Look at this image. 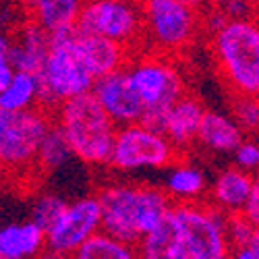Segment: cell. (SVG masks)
<instances>
[{"label": "cell", "mask_w": 259, "mask_h": 259, "mask_svg": "<svg viewBox=\"0 0 259 259\" xmlns=\"http://www.w3.org/2000/svg\"><path fill=\"white\" fill-rule=\"evenodd\" d=\"M83 3L85 0H35L27 13L29 19L48 33H56L64 29H77Z\"/></svg>", "instance_id": "44dd1931"}, {"label": "cell", "mask_w": 259, "mask_h": 259, "mask_svg": "<svg viewBox=\"0 0 259 259\" xmlns=\"http://www.w3.org/2000/svg\"><path fill=\"white\" fill-rule=\"evenodd\" d=\"M232 162L255 175L259 168V135H245L239 147L232 152Z\"/></svg>", "instance_id": "83f0119b"}, {"label": "cell", "mask_w": 259, "mask_h": 259, "mask_svg": "<svg viewBox=\"0 0 259 259\" xmlns=\"http://www.w3.org/2000/svg\"><path fill=\"white\" fill-rule=\"evenodd\" d=\"M77 29L50 33V52L39 71V106L54 110L64 100L94 90L96 77L83 64L77 46Z\"/></svg>", "instance_id": "8992f818"}, {"label": "cell", "mask_w": 259, "mask_h": 259, "mask_svg": "<svg viewBox=\"0 0 259 259\" xmlns=\"http://www.w3.org/2000/svg\"><path fill=\"white\" fill-rule=\"evenodd\" d=\"M189 3H195V5H203V0H189Z\"/></svg>", "instance_id": "74e56055"}, {"label": "cell", "mask_w": 259, "mask_h": 259, "mask_svg": "<svg viewBox=\"0 0 259 259\" xmlns=\"http://www.w3.org/2000/svg\"><path fill=\"white\" fill-rule=\"evenodd\" d=\"M67 199L62 195H58L56 191H46V193H39V195L31 201V207H29V218L39 224L44 230H48L56 218L62 213V209L67 207Z\"/></svg>", "instance_id": "d4e9b609"}, {"label": "cell", "mask_w": 259, "mask_h": 259, "mask_svg": "<svg viewBox=\"0 0 259 259\" xmlns=\"http://www.w3.org/2000/svg\"><path fill=\"white\" fill-rule=\"evenodd\" d=\"M33 3H35V0H19V5H21V7H23V9H25V11H29V9H31V5H33Z\"/></svg>", "instance_id": "d590c367"}, {"label": "cell", "mask_w": 259, "mask_h": 259, "mask_svg": "<svg viewBox=\"0 0 259 259\" xmlns=\"http://www.w3.org/2000/svg\"><path fill=\"white\" fill-rule=\"evenodd\" d=\"M92 92L118 126L137 122L143 118L145 106L135 90L131 77H128L126 69H118L114 73H108L96 79Z\"/></svg>", "instance_id": "7c38bea8"}, {"label": "cell", "mask_w": 259, "mask_h": 259, "mask_svg": "<svg viewBox=\"0 0 259 259\" xmlns=\"http://www.w3.org/2000/svg\"><path fill=\"white\" fill-rule=\"evenodd\" d=\"M15 73H17V69H15L9 52H0V92H3L7 85L13 81Z\"/></svg>", "instance_id": "4dcf8cb0"}, {"label": "cell", "mask_w": 259, "mask_h": 259, "mask_svg": "<svg viewBox=\"0 0 259 259\" xmlns=\"http://www.w3.org/2000/svg\"><path fill=\"white\" fill-rule=\"evenodd\" d=\"M137 257L145 259H183V243L179 224L172 209L166 218L147 234L141 236L137 245Z\"/></svg>", "instance_id": "ffe728a7"}, {"label": "cell", "mask_w": 259, "mask_h": 259, "mask_svg": "<svg viewBox=\"0 0 259 259\" xmlns=\"http://www.w3.org/2000/svg\"><path fill=\"white\" fill-rule=\"evenodd\" d=\"M39 106V77L35 73L17 71L13 81L0 92V108L11 112Z\"/></svg>", "instance_id": "7402d4cb"}, {"label": "cell", "mask_w": 259, "mask_h": 259, "mask_svg": "<svg viewBox=\"0 0 259 259\" xmlns=\"http://www.w3.org/2000/svg\"><path fill=\"white\" fill-rule=\"evenodd\" d=\"M226 234H228V245H230V257L239 253L241 249L249 247L253 234H255V224L247 218L243 211L239 213H228L226 220Z\"/></svg>", "instance_id": "4316f807"}, {"label": "cell", "mask_w": 259, "mask_h": 259, "mask_svg": "<svg viewBox=\"0 0 259 259\" xmlns=\"http://www.w3.org/2000/svg\"><path fill=\"white\" fill-rule=\"evenodd\" d=\"M96 197L102 207V230L135 247L141 236L154 230L175 205L162 185L147 183L104 185L98 189Z\"/></svg>", "instance_id": "6da1fadb"}, {"label": "cell", "mask_w": 259, "mask_h": 259, "mask_svg": "<svg viewBox=\"0 0 259 259\" xmlns=\"http://www.w3.org/2000/svg\"><path fill=\"white\" fill-rule=\"evenodd\" d=\"M226 21H228V15L218 7H207L203 11V29L209 35L213 31H218L222 25H226Z\"/></svg>", "instance_id": "f546056e"}, {"label": "cell", "mask_w": 259, "mask_h": 259, "mask_svg": "<svg viewBox=\"0 0 259 259\" xmlns=\"http://www.w3.org/2000/svg\"><path fill=\"white\" fill-rule=\"evenodd\" d=\"M73 158H75V154H73V147H71L67 135H64L62 128L54 122L39 145L37 168L44 172H56V170L67 168Z\"/></svg>", "instance_id": "cb8c5ba5"}, {"label": "cell", "mask_w": 259, "mask_h": 259, "mask_svg": "<svg viewBox=\"0 0 259 259\" xmlns=\"http://www.w3.org/2000/svg\"><path fill=\"white\" fill-rule=\"evenodd\" d=\"M220 79L232 96H259V21L228 19L209 35Z\"/></svg>", "instance_id": "3957f363"}, {"label": "cell", "mask_w": 259, "mask_h": 259, "mask_svg": "<svg viewBox=\"0 0 259 259\" xmlns=\"http://www.w3.org/2000/svg\"><path fill=\"white\" fill-rule=\"evenodd\" d=\"M75 46L83 60V64L90 69V73L100 79L108 73H114L118 69H126L131 62L135 50L110 37H104L98 33H83L77 29Z\"/></svg>", "instance_id": "4fadbf2b"}, {"label": "cell", "mask_w": 259, "mask_h": 259, "mask_svg": "<svg viewBox=\"0 0 259 259\" xmlns=\"http://www.w3.org/2000/svg\"><path fill=\"white\" fill-rule=\"evenodd\" d=\"M52 124V112L41 106L19 112L0 108V170L25 172L37 166L39 145Z\"/></svg>", "instance_id": "ba28073f"}, {"label": "cell", "mask_w": 259, "mask_h": 259, "mask_svg": "<svg viewBox=\"0 0 259 259\" xmlns=\"http://www.w3.org/2000/svg\"><path fill=\"white\" fill-rule=\"evenodd\" d=\"M230 0H203L205 7H218V9H224Z\"/></svg>", "instance_id": "e575fe53"}, {"label": "cell", "mask_w": 259, "mask_h": 259, "mask_svg": "<svg viewBox=\"0 0 259 259\" xmlns=\"http://www.w3.org/2000/svg\"><path fill=\"white\" fill-rule=\"evenodd\" d=\"M102 230V207L96 195H83L67 203L56 222L46 230L48 257H75L81 245Z\"/></svg>", "instance_id": "8fae6325"}, {"label": "cell", "mask_w": 259, "mask_h": 259, "mask_svg": "<svg viewBox=\"0 0 259 259\" xmlns=\"http://www.w3.org/2000/svg\"><path fill=\"white\" fill-rule=\"evenodd\" d=\"M222 11L228 15V19H255L257 0H230Z\"/></svg>", "instance_id": "f1b7e54d"}, {"label": "cell", "mask_w": 259, "mask_h": 259, "mask_svg": "<svg viewBox=\"0 0 259 259\" xmlns=\"http://www.w3.org/2000/svg\"><path fill=\"white\" fill-rule=\"evenodd\" d=\"M255 185L259 187V168H257V172H255Z\"/></svg>", "instance_id": "8d00e7d4"}, {"label": "cell", "mask_w": 259, "mask_h": 259, "mask_svg": "<svg viewBox=\"0 0 259 259\" xmlns=\"http://www.w3.org/2000/svg\"><path fill=\"white\" fill-rule=\"evenodd\" d=\"M77 29L116 39L139 52L143 50L141 0H85Z\"/></svg>", "instance_id": "30bf717a"}, {"label": "cell", "mask_w": 259, "mask_h": 259, "mask_svg": "<svg viewBox=\"0 0 259 259\" xmlns=\"http://www.w3.org/2000/svg\"><path fill=\"white\" fill-rule=\"evenodd\" d=\"M255 189V175L239 168L236 164L222 168L211 181L207 195L209 203L224 213H239L245 209L251 193Z\"/></svg>", "instance_id": "9a60e30c"}, {"label": "cell", "mask_w": 259, "mask_h": 259, "mask_svg": "<svg viewBox=\"0 0 259 259\" xmlns=\"http://www.w3.org/2000/svg\"><path fill=\"white\" fill-rule=\"evenodd\" d=\"M126 71L145 106L141 122L162 131L166 110L187 94V83L175 64V56L154 50L135 52Z\"/></svg>", "instance_id": "277c9868"}, {"label": "cell", "mask_w": 259, "mask_h": 259, "mask_svg": "<svg viewBox=\"0 0 259 259\" xmlns=\"http://www.w3.org/2000/svg\"><path fill=\"white\" fill-rule=\"evenodd\" d=\"M232 257H236V259H259V226H255V234H253L249 247L241 249L239 253H234Z\"/></svg>", "instance_id": "d6a6232c"}, {"label": "cell", "mask_w": 259, "mask_h": 259, "mask_svg": "<svg viewBox=\"0 0 259 259\" xmlns=\"http://www.w3.org/2000/svg\"><path fill=\"white\" fill-rule=\"evenodd\" d=\"M52 116L81 164L92 168L108 166L118 124L104 110L94 92L64 100L52 110Z\"/></svg>", "instance_id": "7a4b0ae2"}, {"label": "cell", "mask_w": 259, "mask_h": 259, "mask_svg": "<svg viewBox=\"0 0 259 259\" xmlns=\"http://www.w3.org/2000/svg\"><path fill=\"white\" fill-rule=\"evenodd\" d=\"M143 50L177 56L203 29V5L189 0H141Z\"/></svg>", "instance_id": "5b68a950"}, {"label": "cell", "mask_w": 259, "mask_h": 259, "mask_svg": "<svg viewBox=\"0 0 259 259\" xmlns=\"http://www.w3.org/2000/svg\"><path fill=\"white\" fill-rule=\"evenodd\" d=\"M13 44V37L7 33V27L0 25V52H9Z\"/></svg>", "instance_id": "836d02e7"}, {"label": "cell", "mask_w": 259, "mask_h": 259, "mask_svg": "<svg viewBox=\"0 0 259 259\" xmlns=\"http://www.w3.org/2000/svg\"><path fill=\"white\" fill-rule=\"evenodd\" d=\"M203 114H205L203 102L191 94L181 96L166 110V116L162 122V133H166V137L181 149V154L197 143Z\"/></svg>", "instance_id": "5bb4252c"}, {"label": "cell", "mask_w": 259, "mask_h": 259, "mask_svg": "<svg viewBox=\"0 0 259 259\" xmlns=\"http://www.w3.org/2000/svg\"><path fill=\"white\" fill-rule=\"evenodd\" d=\"M162 187L170 195V199L179 203V201L201 199L209 189V183H207L205 172L197 164H193L185 158H179L164 170Z\"/></svg>", "instance_id": "d6986e66"}, {"label": "cell", "mask_w": 259, "mask_h": 259, "mask_svg": "<svg viewBox=\"0 0 259 259\" xmlns=\"http://www.w3.org/2000/svg\"><path fill=\"white\" fill-rule=\"evenodd\" d=\"M179 224L183 259H226L230 245L226 234L228 213L209 201H179L172 205Z\"/></svg>", "instance_id": "52a82bcc"}, {"label": "cell", "mask_w": 259, "mask_h": 259, "mask_svg": "<svg viewBox=\"0 0 259 259\" xmlns=\"http://www.w3.org/2000/svg\"><path fill=\"white\" fill-rule=\"evenodd\" d=\"M232 116L245 135H259V96H234Z\"/></svg>", "instance_id": "484cf974"}, {"label": "cell", "mask_w": 259, "mask_h": 259, "mask_svg": "<svg viewBox=\"0 0 259 259\" xmlns=\"http://www.w3.org/2000/svg\"><path fill=\"white\" fill-rule=\"evenodd\" d=\"M179 158L181 149L166 137V133L137 120L118 126L108 168L120 172V175H133V172L143 170H166Z\"/></svg>", "instance_id": "9c48e42d"}, {"label": "cell", "mask_w": 259, "mask_h": 259, "mask_svg": "<svg viewBox=\"0 0 259 259\" xmlns=\"http://www.w3.org/2000/svg\"><path fill=\"white\" fill-rule=\"evenodd\" d=\"M243 213L247 215V218H249L255 226H259V187H257V185H255V189H253V193H251V197H249V201H247Z\"/></svg>", "instance_id": "1f68e13d"}, {"label": "cell", "mask_w": 259, "mask_h": 259, "mask_svg": "<svg viewBox=\"0 0 259 259\" xmlns=\"http://www.w3.org/2000/svg\"><path fill=\"white\" fill-rule=\"evenodd\" d=\"M243 139H245V131L232 114L205 108L199 135H197V143L203 149L220 156H228V154L232 156V152L239 147Z\"/></svg>", "instance_id": "ac0fdd59"}, {"label": "cell", "mask_w": 259, "mask_h": 259, "mask_svg": "<svg viewBox=\"0 0 259 259\" xmlns=\"http://www.w3.org/2000/svg\"><path fill=\"white\" fill-rule=\"evenodd\" d=\"M46 255V230L31 218L0 226V259H29Z\"/></svg>", "instance_id": "e0dca14e"}, {"label": "cell", "mask_w": 259, "mask_h": 259, "mask_svg": "<svg viewBox=\"0 0 259 259\" xmlns=\"http://www.w3.org/2000/svg\"><path fill=\"white\" fill-rule=\"evenodd\" d=\"M48 52H50V33L29 19L27 23L19 27L17 35L13 37L9 56L17 71L39 75L48 58Z\"/></svg>", "instance_id": "2e32d148"}, {"label": "cell", "mask_w": 259, "mask_h": 259, "mask_svg": "<svg viewBox=\"0 0 259 259\" xmlns=\"http://www.w3.org/2000/svg\"><path fill=\"white\" fill-rule=\"evenodd\" d=\"M75 257L79 259H131V257H137V247L106 230H98L94 236H90L81 245Z\"/></svg>", "instance_id": "603a6c76"}]
</instances>
